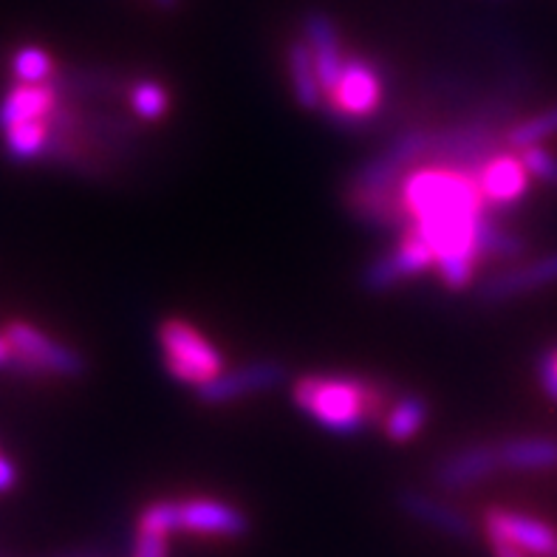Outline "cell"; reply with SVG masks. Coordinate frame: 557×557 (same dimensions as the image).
<instances>
[{"label":"cell","mask_w":557,"mask_h":557,"mask_svg":"<svg viewBox=\"0 0 557 557\" xmlns=\"http://www.w3.org/2000/svg\"><path fill=\"white\" fill-rule=\"evenodd\" d=\"M431 127H408L360 164L348 187V205L360 221L376 226H403L408 212L403 207V184L417 168L428 164Z\"/></svg>","instance_id":"1"},{"label":"cell","mask_w":557,"mask_h":557,"mask_svg":"<svg viewBox=\"0 0 557 557\" xmlns=\"http://www.w3.org/2000/svg\"><path fill=\"white\" fill-rule=\"evenodd\" d=\"M292 399L320 428L339 436H354L376 419L382 422L388 408L385 388L351 376H300L292 388Z\"/></svg>","instance_id":"2"},{"label":"cell","mask_w":557,"mask_h":557,"mask_svg":"<svg viewBox=\"0 0 557 557\" xmlns=\"http://www.w3.org/2000/svg\"><path fill=\"white\" fill-rule=\"evenodd\" d=\"M403 207L413 226L467 224L484 212L479 178L424 164L403 184Z\"/></svg>","instance_id":"3"},{"label":"cell","mask_w":557,"mask_h":557,"mask_svg":"<svg viewBox=\"0 0 557 557\" xmlns=\"http://www.w3.org/2000/svg\"><path fill=\"white\" fill-rule=\"evenodd\" d=\"M502 131L504 125L470 111L450 125L431 127V153L428 164L433 168H447L465 176L479 178L484 164L493 156L502 153Z\"/></svg>","instance_id":"4"},{"label":"cell","mask_w":557,"mask_h":557,"mask_svg":"<svg viewBox=\"0 0 557 557\" xmlns=\"http://www.w3.org/2000/svg\"><path fill=\"white\" fill-rule=\"evenodd\" d=\"M139 532H193L212 537H244L249 518L238 507L215 498H187V502H153L141 509Z\"/></svg>","instance_id":"5"},{"label":"cell","mask_w":557,"mask_h":557,"mask_svg":"<svg viewBox=\"0 0 557 557\" xmlns=\"http://www.w3.org/2000/svg\"><path fill=\"white\" fill-rule=\"evenodd\" d=\"M159 346L164 354V368L182 385H205L224 371V354L212 346L196 325L184 320H164L159 325Z\"/></svg>","instance_id":"6"},{"label":"cell","mask_w":557,"mask_h":557,"mask_svg":"<svg viewBox=\"0 0 557 557\" xmlns=\"http://www.w3.org/2000/svg\"><path fill=\"white\" fill-rule=\"evenodd\" d=\"M382 97H385V85L380 69L362 57H346L343 74L325 97L323 111L332 113L334 122L357 125L380 111Z\"/></svg>","instance_id":"7"},{"label":"cell","mask_w":557,"mask_h":557,"mask_svg":"<svg viewBox=\"0 0 557 557\" xmlns=\"http://www.w3.org/2000/svg\"><path fill=\"white\" fill-rule=\"evenodd\" d=\"M3 334L14 351V366H21L28 374H54L77 380L88 368L77 348L57 343L54 337H49L32 323H12Z\"/></svg>","instance_id":"8"},{"label":"cell","mask_w":557,"mask_h":557,"mask_svg":"<svg viewBox=\"0 0 557 557\" xmlns=\"http://www.w3.org/2000/svg\"><path fill=\"white\" fill-rule=\"evenodd\" d=\"M286 380H289V371L281 360H255L233 368V371H221L215 380L198 385L196 394L201 405L219 408V405H230L235 399H244V396L281 388Z\"/></svg>","instance_id":"9"},{"label":"cell","mask_w":557,"mask_h":557,"mask_svg":"<svg viewBox=\"0 0 557 557\" xmlns=\"http://www.w3.org/2000/svg\"><path fill=\"white\" fill-rule=\"evenodd\" d=\"M557 283V252H546L535 261L521 267L498 269L495 275L484 277L475 289V300L484 306H502L518 297H527L537 289L555 286Z\"/></svg>","instance_id":"10"},{"label":"cell","mask_w":557,"mask_h":557,"mask_svg":"<svg viewBox=\"0 0 557 557\" xmlns=\"http://www.w3.org/2000/svg\"><path fill=\"white\" fill-rule=\"evenodd\" d=\"M502 470L498 461V447L487 445V442H475L456 453H447L445 459H438L433 465L431 481L433 487L442 490L447 495L467 493V490L481 487L484 481L493 479Z\"/></svg>","instance_id":"11"},{"label":"cell","mask_w":557,"mask_h":557,"mask_svg":"<svg viewBox=\"0 0 557 557\" xmlns=\"http://www.w3.org/2000/svg\"><path fill=\"white\" fill-rule=\"evenodd\" d=\"M428 269H433L431 247L413 230H408L405 238L391 252L380 255L376 261L368 263L360 283L362 289L371 292V295H382V292L394 289L396 283L422 275Z\"/></svg>","instance_id":"12"},{"label":"cell","mask_w":557,"mask_h":557,"mask_svg":"<svg viewBox=\"0 0 557 557\" xmlns=\"http://www.w3.org/2000/svg\"><path fill=\"white\" fill-rule=\"evenodd\" d=\"M484 535L487 541H507L532 557H549L557 546V530L552 523L504 507L487 509Z\"/></svg>","instance_id":"13"},{"label":"cell","mask_w":557,"mask_h":557,"mask_svg":"<svg viewBox=\"0 0 557 557\" xmlns=\"http://www.w3.org/2000/svg\"><path fill=\"white\" fill-rule=\"evenodd\" d=\"M396 507L403 509V516H408L410 521L422 523L433 532H442L453 541H470L475 532L473 521H470L465 509L453 507L445 498H436V495L424 493V490H399L396 493Z\"/></svg>","instance_id":"14"},{"label":"cell","mask_w":557,"mask_h":557,"mask_svg":"<svg viewBox=\"0 0 557 557\" xmlns=\"http://www.w3.org/2000/svg\"><path fill=\"white\" fill-rule=\"evenodd\" d=\"M79 113V136L94 150L108 156H134L139 145V127L125 113L113 108H77Z\"/></svg>","instance_id":"15"},{"label":"cell","mask_w":557,"mask_h":557,"mask_svg":"<svg viewBox=\"0 0 557 557\" xmlns=\"http://www.w3.org/2000/svg\"><path fill=\"white\" fill-rule=\"evenodd\" d=\"M300 40L309 46L314 65H318L320 83H323L325 97H329V91L337 85L339 74H343V65H346V51H343V42H339L337 23L325 12H309L304 21V37Z\"/></svg>","instance_id":"16"},{"label":"cell","mask_w":557,"mask_h":557,"mask_svg":"<svg viewBox=\"0 0 557 557\" xmlns=\"http://www.w3.org/2000/svg\"><path fill=\"white\" fill-rule=\"evenodd\" d=\"M530 170L523 168L521 156L516 153H498L493 156L484 170L479 173V187L484 201L495 207L516 205L518 198L530 187Z\"/></svg>","instance_id":"17"},{"label":"cell","mask_w":557,"mask_h":557,"mask_svg":"<svg viewBox=\"0 0 557 557\" xmlns=\"http://www.w3.org/2000/svg\"><path fill=\"white\" fill-rule=\"evenodd\" d=\"M498 461L502 470L512 473H546L557 467L555 436H512L498 442Z\"/></svg>","instance_id":"18"},{"label":"cell","mask_w":557,"mask_h":557,"mask_svg":"<svg viewBox=\"0 0 557 557\" xmlns=\"http://www.w3.org/2000/svg\"><path fill=\"white\" fill-rule=\"evenodd\" d=\"M131 79H125L116 71H71L57 79L54 88L60 97L69 94L71 99H79V102H116V99L127 97L131 94Z\"/></svg>","instance_id":"19"},{"label":"cell","mask_w":557,"mask_h":557,"mask_svg":"<svg viewBox=\"0 0 557 557\" xmlns=\"http://www.w3.org/2000/svg\"><path fill=\"white\" fill-rule=\"evenodd\" d=\"M60 106V94L51 83L42 85H14L0 102V127L7 131L21 122L49 120V113Z\"/></svg>","instance_id":"20"},{"label":"cell","mask_w":557,"mask_h":557,"mask_svg":"<svg viewBox=\"0 0 557 557\" xmlns=\"http://www.w3.org/2000/svg\"><path fill=\"white\" fill-rule=\"evenodd\" d=\"M286 69H289L292 97L304 111H323L325 108V88L320 83L318 65L311 57L309 46L304 40H295L286 51Z\"/></svg>","instance_id":"21"},{"label":"cell","mask_w":557,"mask_h":557,"mask_svg":"<svg viewBox=\"0 0 557 557\" xmlns=\"http://www.w3.org/2000/svg\"><path fill=\"white\" fill-rule=\"evenodd\" d=\"M431 417V405L428 399L419 394H405L399 396L388 410H385V417H382V431L391 442H410V438L417 436L419 431L424 428Z\"/></svg>","instance_id":"22"},{"label":"cell","mask_w":557,"mask_h":557,"mask_svg":"<svg viewBox=\"0 0 557 557\" xmlns=\"http://www.w3.org/2000/svg\"><path fill=\"white\" fill-rule=\"evenodd\" d=\"M475 249L479 258H490V261H518L527 252V240L521 235L504 230L498 221L481 212L475 221Z\"/></svg>","instance_id":"23"},{"label":"cell","mask_w":557,"mask_h":557,"mask_svg":"<svg viewBox=\"0 0 557 557\" xmlns=\"http://www.w3.org/2000/svg\"><path fill=\"white\" fill-rule=\"evenodd\" d=\"M49 134V120L21 122V125H12L3 131V145H7V153L12 156L14 162H35V159L46 156Z\"/></svg>","instance_id":"24"},{"label":"cell","mask_w":557,"mask_h":557,"mask_svg":"<svg viewBox=\"0 0 557 557\" xmlns=\"http://www.w3.org/2000/svg\"><path fill=\"white\" fill-rule=\"evenodd\" d=\"M557 136V106L546 108V111L535 113V116H527V120L516 122V125L507 131V148L509 150H527L535 148V145H544L546 139Z\"/></svg>","instance_id":"25"},{"label":"cell","mask_w":557,"mask_h":557,"mask_svg":"<svg viewBox=\"0 0 557 557\" xmlns=\"http://www.w3.org/2000/svg\"><path fill=\"white\" fill-rule=\"evenodd\" d=\"M131 111L136 120L141 122H156L162 120L170 108V94L159 79H136L127 94Z\"/></svg>","instance_id":"26"},{"label":"cell","mask_w":557,"mask_h":557,"mask_svg":"<svg viewBox=\"0 0 557 557\" xmlns=\"http://www.w3.org/2000/svg\"><path fill=\"white\" fill-rule=\"evenodd\" d=\"M12 74L21 85H42L54 77V60L37 46H23L12 54Z\"/></svg>","instance_id":"27"},{"label":"cell","mask_w":557,"mask_h":557,"mask_svg":"<svg viewBox=\"0 0 557 557\" xmlns=\"http://www.w3.org/2000/svg\"><path fill=\"white\" fill-rule=\"evenodd\" d=\"M518 156H521L523 168L530 170L532 178L549 184V187H557V156L555 153H549L544 145H535V148L521 150Z\"/></svg>","instance_id":"28"},{"label":"cell","mask_w":557,"mask_h":557,"mask_svg":"<svg viewBox=\"0 0 557 557\" xmlns=\"http://www.w3.org/2000/svg\"><path fill=\"white\" fill-rule=\"evenodd\" d=\"M537 380H541L544 394L549 396L552 403H557V348H546L537 357Z\"/></svg>","instance_id":"29"},{"label":"cell","mask_w":557,"mask_h":557,"mask_svg":"<svg viewBox=\"0 0 557 557\" xmlns=\"http://www.w3.org/2000/svg\"><path fill=\"white\" fill-rule=\"evenodd\" d=\"M170 535L159 532H139L134 546V557H170Z\"/></svg>","instance_id":"30"},{"label":"cell","mask_w":557,"mask_h":557,"mask_svg":"<svg viewBox=\"0 0 557 557\" xmlns=\"http://www.w3.org/2000/svg\"><path fill=\"white\" fill-rule=\"evenodd\" d=\"M14 484H17V470H14L12 461L0 456V493H9Z\"/></svg>","instance_id":"31"},{"label":"cell","mask_w":557,"mask_h":557,"mask_svg":"<svg viewBox=\"0 0 557 557\" xmlns=\"http://www.w3.org/2000/svg\"><path fill=\"white\" fill-rule=\"evenodd\" d=\"M490 546H493V557H532L518 546L507 544V541H490Z\"/></svg>","instance_id":"32"},{"label":"cell","mask_w":557,"mask_h":557,"mask_svg":"<svg viewBox=\"0 0 557 557\" xmlns=\"http://www.w3.org/2000/svg\"><path fill=\"white\" fill-rule=\"evenodd\" d=\"M12 362H14V351H12V346H9L7 334H0V368L12 366Z\"/></svg>","instance_id":"33"},{"label":"cell","mask_w":557,"mask_h":557,"mask_svg":"<svg viewBox=\"0 0 557 557\" xmlns=\"http://www.w3.org/2000/svg\"><path fill=\"white\" fill-rule=\"evenodd\" d=\"M156 3H159V7H164V9H170V7H176L178 0H156Z\"/></svg>","instance_id":"34"},{"label":"cell","mask_w":557,"mask_h":557,"mask_svg":"<svg viewBox=\"0 0 557 557\" xmlns=\"http://www.w3.org/2000/svg\"><path fill=\"white\" fill-rule=\"evenodd\" d=\"M549 557H557V546H555V552H552V555Z\"/></svg>","instance_id":"35"}]
</instances>
